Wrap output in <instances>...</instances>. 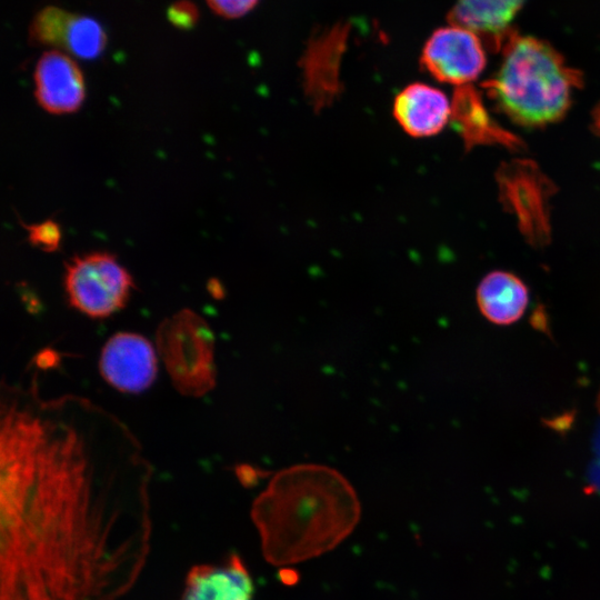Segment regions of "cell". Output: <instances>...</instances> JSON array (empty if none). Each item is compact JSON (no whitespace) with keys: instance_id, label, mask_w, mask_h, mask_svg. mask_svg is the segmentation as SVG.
I'll use <instances>...</instances> for the list:
<instances>
[{"instance_id":"8fae6325","label":"cell","mask_w":600,"mask_h":600,"mask_svg":"<svg viewBox=\"0 0 600 600\" xmlns=\"http://www.w3.org/2000/svg\"><path fill=\"white\" fill-rule=\"evenodd\" d=\"M451 113L447 96L438 88L422 82L404 87L393 102L394 119L404 132L414 138L439 133Z\"/></svg>"},{"instance_id":"277c9868","label":"cell","mask_w":600,"mask_h":600,"mask_svg":"<svg viewBox=\"0 0 600 600\" xmlns=\"http://www.w3.org/2000/svg\"><path fill=\"white\" fill-rule=\"evenodd\" d=\"M214 333L204 318L183 308L164 318L156 331V349L176 390L206 396L216 387Z\"/></svg>"},{"instance_id":"7c38bea8","label":"cell","mask_w":600,"mask_h":600,"mask_svg":"<svg viewBox=\"0 0 600 600\" xmlns=\"http://www.w3.org/2000/svg\"><path fill=\"white\" fill-rule=\"evenodd\" d=\"M526 0H456L449 12L452 24L464 27L496 48L513 34L510 26Z\"/></svg>"},{"instance_id":"ffe728a7","label":"cell","mask_w":600,"mask_h":600,"mask_svg":"<svg viewBox=\"0 0 600 600\" xmlns=\"http://www.w3.org/2000/svg\"><path fill=\"white\" fill-rule=\"evenodd\" d=\"M596 114V124L600 129V108H598Z\"/></svg>"},{"instance_id":"8992f818","label":"cell","mask_w":600,"mask_h":600,"mask_svg":"<svg viewBox=\"0 0 600 600\" xmlns=\"http://www.w3.org/2000/svg\"><path fill=\"white\" fill-rule=\"evenodd\" d=\"M420 63L440 82L467 86L484 69L483 42L473 31L450 23L430 34L422 48Z\"/></svg>"},{"instance_id":"7a4b0ae2","label":"cell","mask_w":600,"mask_h":600,"mask_svg":"<svg viewBox=\"0 0 600 600\" xmlns=\"http://www.w3.org/2000/svg\"><path fill=\"white\" fill-rule=\"evenodd\" d=\"M360 513L349 480L318 463L278 471L250 512L263 557L273 566L294 564L332 550L353 531Z\"/></svg>"},{"instance_id":"4fadbf2b","label":"cell","mask_w":600,"mask_h":600,"mask_svg":"<svg viewBox=\"0 0 600 600\" xmlns=\"http://www.w3.org/2000/svg\"><path fill=\"white\" fill-rule=\"evenodd\" d=\"M529 301L528 289L514 274L488 273L477 289L478 307L490 322L506 326L518 321Z\"/></svg>"},{"instance_id":"e0dca14e","label":"cell","mask_w":600,"mask_h":600,"mask_svg":"<svg viewBox=\"0 0 600 600\" xmlns=\"http://www.w3.org/2000/svg\"><path fill=\"white\" fill-rule=\"evenodd\" d=\"M260 0H206L216 14L226 19H237L249 13Z\"/></svg>"},{"instance_id":"ba28073f","label":"cell","mask_w":600,"mask_h":600,"mask_svg":"<svg viewBox=\"0 0 600 600\" xmlns=\"http://www.w3.org/2000/svg\"><path fill=\"white\" fill-rule=\"evenodd\" d=\"M33 79L36 99L50 113H71L83 102L86 88L82 71L63 51L43 52L36 64Z\"/></svg>"},{"instance_id":"ac0fdd59","label":"cell","mask_w":600,"mask_h":600,"mask_svg":"<svg viewBox=\"0 0 600 600\" xmlns=\"http://www.w3.org/2000/svg\"><path fill=\"white\" fill-rule=\"evenodd\" d=\"M169 22L180 29L193 27L199 19L197 6L189 0H179L168 9Z\"/></svg>"},{"instance_id":"52a82bcc","label":"cell","mask_w":600,"mask_h":600,"mask_svg":"<svg viewBox=\"0 0 600 600\" xmlns=\"http://www.w3.org/2000/svg\"><path fill=\"white\" fill-rule=\"evenodd\" d=\"M99 371L108 384L126 393H140L156 380L157 349L134 332L111 336L101 349Z\"/></svg>"},{"instance_id":"5b68a950","label":"cell","mask_w":600,"mask_h":600,"mask_svg":"<svg viewBox=\"0 0 600 600\" xmlns=\"http://www.w3.org/2000/svg\"><path fill=\"white\" fill-rule=\"evenodd\" d=\"M63 283L70 306L93 319L108 318L123 309L133 288L130 273L107 252L70 259Z\"/></svg>"},{"instance_id":"6da1fadb","label":"cell","mask_w":600,"mask_h":600,"mask_svg":"<svg viewBox=\"0 0 600 600\" xmlns=\"http://www.w3.org/2000/svg\"><path fill=\"white\" fill-rule=\"evenodd\" d=\"M0 600H119L151 546V467L130 429L37 372L1 386Z\"/></svg>"},{"instance_id":"d6986e66","label":"cell","mask_w":600,"mask_h":600,"mask_svg":"<svg viewBox=\"0 0 600 600\" xmlns=\"http://www.w3.org/2000/svg\"><path fill=\"white\" fill-rule=\"evenodd\" d=\"M598 422L592 439V460L589 467V486L600 494V390L597 398Z\"/></svg>"},{"instance_id":"3957f363","label":"cell","mask_w":600,"mask_h":600,"mask_svg":"<svg viewBox=\"0 0 600 600\" xmlns=\"http://www.w3.org/2000/svg\"><path fill=\"white\" fill-rule=\"evenodd\" d=\"M581 74L569 67L548 42L512 34L503 46V60L486 87L499 108L516 123L540 127L568 111Z\"/></svg>"},{"instance_id":"9c48e42d","label":"cell","mask_w":600,"mask_h":600,"mask_svg":"<svg viewBox=\"0 0 600 600\" xmlns=\"http://www.w3.org/2000/svg\"><path fill=\"white\" fill-rule=\"evenodd\" d=\"M348 33L346 23L322 30L311 39L302 57L304 84L318 107L330 102L338 92L339 64Z\"/></svg>"},{"instance_id":"5bb4252c","label":"cell","mask_w":600,"mask_h":600,"mask_svg":"<svg viewBox=\"0 0 600 600\" xmlns=\"http://www.w3.org/2000/svg\"><path fill=\"white\" fill-rule=\"evenodd\" d=\"M451 117L457 121L466 141L470 143L497 140H513L489 121L477 92L468 84L457 89L451 104Z\"/></svg>"},{"instance_id":"9a60e30c","label":"cell","mask_w":600,"mask_h":600,"mask_svg":"<svg viewBox=\"0 0 600 600\" xmlns=\"http://www.w3.org/2000/svg\"><path fill=\"white\" fill-rule=\"evenodd\" d=\"M106 43V32L97 20L73 13L61 33L58 49L77 58L94 59L104 50Z\"/></svg>"},{"instance_id":"2e32d148","label":"cell","mask_w":600,"mask_h":600,"mask_svg":"<svg viewBox=\"0 0 600 600\" xmlns=\"http://www.w3.org/2000/svg\"><path fill=\"white\" fill-rule=\"evenodd\" d=\"M28 230L29 241L43 251L51 252L58 249L61 240V231L59 226L47 220L36 224L26 226Z\"/></svg>"},{"instance_id":"30bf717a","label":"cell","mask_w":600,"mask_h":600,"mask_svg":"<svg viewBox=\"0 0 600 600\" xmlns=\"http://www.w3.org/2000/svg\"><path fill=\"white\" fill-rule=\"evenodd\" d=\"M254 586L238 554L222 563H202L190 568L181 600H253Z\"/></svg>"}]
</instances>
